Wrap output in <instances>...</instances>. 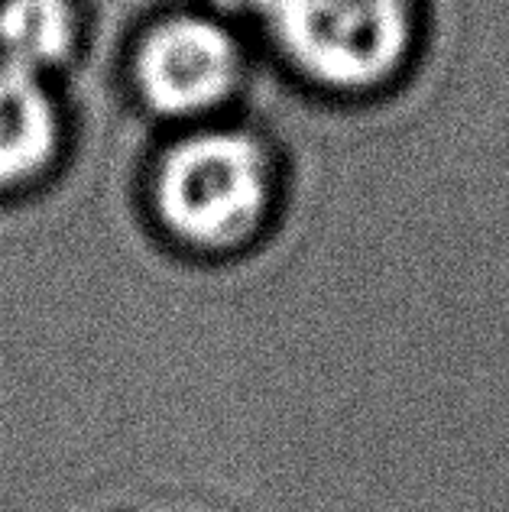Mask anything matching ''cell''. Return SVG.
Wrapping results in <instances>:
<instances>
[{"mask_svg": "<svg viewBox=\"0 0 509 512\" xmlns=\"http://www.w3.org/2000/svg\"><path fill=\"white\" fill-rule=\"evenodd\" d=\"M153 211L179 244L224 253L260 231L276 201L270 150L247 130L195 127L159 156Z\"/></svg>", "mask_w": 509, "mask_h": 512, "instance_id": "7a4b0ae2", "label": "cell"}, {"mask_svg": "<svg viewBox=\"0 0 509 512\" xmlns=\"http://www.w3.org/2000/svg\"><path fill=\"white\" fill-rule=\"evenodd\" d=\"M250 17L292 72L338 98L396 88L422 52V0H253Z\"/></svg>", "mask_w": 509, "mask_h": 512, "instance_id": "6da1fadb", "label": "cell"}, {"mask_svg": "<svg viewBox=\"0 0 509 512\" xmlns=\"http://www.w3.org/2000/svg\"><path fill=\"white\" fill-rule=\"evenodd\" d=\"M62 114L43 78L0 65V195L36 182L59 156Z\"/></svg>", "mask_w": 509, "mask_h": 512, "instance_id": "277c9868", "label": "cell"}, {"mask_svg": "<svg viewBox=\"0 0 509 512\" xmlns=\"http://www.w3.org/2000/svg\"><path fill=\"white\" fill-rule=\"evenodd\" d=\"M130 78L156 117L208 120L240 91L244 46L221 13H169L137 39Z\"/></svg>", "mask_w": 509, "mask_h": 512, "instance_id": "3957f363", "label": "cell"}, {"mask_svg": "<svg viewBox=\"0 0 509 512\" xmlns=\"http://www.w3.org/2000/svg\"><path fill=\"white\" fill-rule=\"evenodd\" d=\"M82 17L72 0H0V65L46 78L72 62Z\"/></svg>", "mask_w": 509, "mask_h": 512, "instance_id": "5b68a950", "label": "cell"}]
</instances>
